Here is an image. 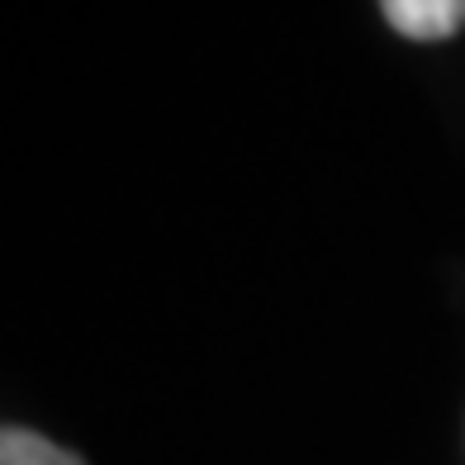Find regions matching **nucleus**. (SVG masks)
Listing matches in <instances>:
<instances>
[{"mask_svg":"<svg viewBox=\"0 0 465 465\" xmlns=\"http://www.w3.org/2000/svg\"><path fill=\"white\" fill-rule=\"evenodd\" d=\"M0 465H86V460L29 428H5L0 432Z\"/></svg>","mask_w":465,"mask_h":465,"instance_id":"obj_2","label":"nucleus"},{"mask_svg":"<svg viewBox=\"0 0 465 465\" xmlns=\"http://www.w3.org/2000/svg\"><path fill=\"white\" fill-rule=\"evenodd\" d=\"M380 10L413 44H447L465 29V0H380Z\"/></svg>","mask_w":465,"mask_h":465,"instance_id":"obj_1","label":"nucleus"}]
</instances>
